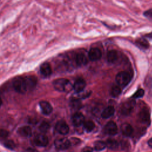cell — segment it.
<instances>
[{"label":"cell","mask_w":152,"mask_h":152,"mask_svg":"<svg viewBox=\"0 0 152 152\" xmlns=\"http://www.w3.org/2000/svg\"><path fill=\"white\" fill-rule=\"evenodd\" d=\"M12 86L14 90L19 93L23 94L28 91L24 77H18L15 78L13 80Z\"/></svg>","instance_id":"6da1fadb"},{"label":"cell","mask_w":152,"mask_h":152,"mask_svg":"<svg viewBox=\"0 0 152 152\" xmlns=\"http://www.w3.org/2000/svg\"><path fill=\"white\" fill-rule=\"evenodd\" d=\"M131 79L130 75L126 71L119 72L115 78L116 83L121 87H124L127 86L129 83Z\"/></svg>","instance_id":"7a4b0ae2"},{"label":"cell","mask_w":152,"mask_h":152,"mask_svg":"<svg viewBox=\"0 0 152 152\" xmlns=\"http://www.w3.org/2000/svg\"><path fill=\"white\" fill-rule=\"evenodd\" d=\"M70 85L69 80L65 78H58L53 81V86L55 90L59 91L68 90V86Z\"/></svg>","instance_id":"3957f363"},{"label":"cell","mask_w":152,"mask_h":152,"mask_svg":"<svg viewBox=\"0 0 152 152\" xmlns=\"http://www.w3.org/2000/svg\"><path fill=\"white\" fill-rule=\"evenodd\" d=\"M55 147L58 150H64L68 148L71 145L70 141L66 138H58L54 141Z\"/></svg>","instance_id":"277c9868"},{"label":"cell","mask_w":152,"mask_h":152,"mask_svg":"<svg viewBox=\"0 0 152 152\" xmlns=\"http://www.w3.org/2000/svg\"><path fill=\"white\" fill-rule=\"evenodd\" d=\"M135 105V102L134 100L125 102L122 104L120 109V112L124 115H128L131 113Z\"/></svg>","instance_id":"5b68a950"},{"label":"cell","mask_w":152,"mask_h":152,"mask_svg":"<svg viewBox=\"0 0 152 152\" xmlns=\"http://www.w3.org/2000/svg\"><path fill=\"white\" fill-rule=\"evenodd\" d=\"M104 132L109 135H116L118 132V128L116 124L113 121L107 122L104 128Z\"/></svg>","instance_id":"8992f818"},{"label":"cell","mask_w":152,"mask_h":152,"mask_svg":"<svg viewBox=\"0 0 152 152\" xmlns=\"http://www.w3.org/2000/svg\"><path fill=\"white\" fill-rule=\"evenodd\" d=\"M56 130L61 134L66 135L69 132V126L64 121H60L58 122L55 126Z\"/></svg>","instance_id":"52a82bcc"},{"label":"cell","mask_w":152,"mask_h":152,"mask_svg":"<svg viewBox=\"0 0 152 152\" xmlns=\"http://www.w3.org/2000/svg\"><path fill=\"white\" fill-rule=\"evenodd\" d=\"M34 143L39 147H45L48 144L49 140L47 136L44 134H39L34 138Z\"/></svg>","instance_id":"ba28073f"},{"label":"cell","mask_w":152,"mask_h":152,"mask_svg":"<svg viewBox=\"0 0 152 152\" xmlns=\"http://www.w3.org/2000/svg\"><path fill=\"white\" fill-rule=\"evenodd\" d=\"M24 79L26 83L28 91L33 90L36 86L37 83V78L34 75H27L24 76Z\"/></svg>","instance_id":"9c48e42d"},{"label":"cell","mask_w":152,"mask_h":152,"mask_svg":"<svg viewBox=\"0 0 152 152\" xmlns=\"http://www.w3.org/2000/svg\"><path fill=\"white\" fill-rule=\"evenodd\" d=\"M40 72L44 77H48L52 74V68L48 62H43L40 66Z\"/></svg>","instance_id":"30bf717a"},{"label":"cell","mask_w":152,"mask_h":152,"mask_svg":"<svg viewBox=\"0 0 152 152\" xmlns=\"http://www.w3.org/2000/svg\"><path fill=\"white\" fill-rule=\"evenodd\" d=\"M102 56V53L99 49L97 48H91L88 52V57L92 61L99 60Z\"/></svg>","instance_id":"8fae6325"},{"label":"cell","mask_w":152,"mask_h":152,"mask_svg":"<svg viewBox=\"0 0 152 152\" xmlns=\"http://www.w3.org/2000/svg\"><path fill=\"white\" fill-rule=\"evenodd\" d=\"M86 86V83L84 79L78 78L74 84L73 88L76 91V93H80L83 91Z\"/></svg>","instance_id":"7c38bea8"},{"label":"cell","mask_w":152,"mask_h":152,"mask_svg":"<svg viewBox=\"0 0 152 152\" xmlns=\"http://www.w3.org/2000/svg\"><path fill=\"white\" fill-rule=\"evenodd\" d=\"M138 118L141 122L147 124L150 121V113L147 109H142L138 114Z\"/></svg>","instance_id":"4fadbf2b"},{"label":"cell","mask_w":152,"mask_h":152,"mask_svg":"<svg viewBox=\"0 0 152 152\" xmlns=\"http://www.w3.org/2000/svg\"><path fill=\"white\" fill-rule=\"evenodd\" d=\"M84 117L81 113L77 112L74 114L72 117V122L75 126H80L84 123Z\"/></svg>","instance_id":"5bb4252c"},{"label":"cell","mask_w":152,"mask_h":152,"mask_svg":"<svg viewBox=\"0 0 152 152\" xmlns=\"http://www.w3.org/2000/svg\"><path fill=\"white\" fill-rule=\"evenodd\" d=\"M40 107L45 115H49L52 112V107L51 104L46 101H41L39 102Z\"/></svg>","instance_id":"9a60e30c"},{"label":"cell","mask_w":152,"mask_h":152,"mask_svg":"<svg viewBox=\"0 0 152 152\" xmlns=\"http://www.w3.org/2000/svg\"><path fill=\"white\" fill-rule=\"evenodd\" d=\"M17 132L22 137H27L31 135V129L28 126H23L19 128Z\"/></svg>","instance_id":"2e32d148"},{"label":"cell","mask_w":152,"mask_h":152,"mask_svg":"<svg viewBox=\"0 0 152 152\" xmlns=\"http://www.w3.org/2000/svg\"><path fill=\"white\" fill-rule=\"evenodd\" d=\"M121 129L123 135L126 137L130 136L133 132L132 127L128 124H123L121 126Z\"/></svg>","instance_id":"e0dca14e"},{"label":"cell","mask_w":152,"mask_h":152,"mask_svg":"<svg viewBox=\"0 0 152 152\" xmlns=\"http://www.w3.org/2000/svg\"><path fill=\"white\" fill-rule=\"evenodd\" d=\"M114 112V107L113 106H108L103 110L101 116L103 118H109L113 115Z\"/></svg>","instance_id":"ac0fdd59"},{"label":"cell","mask_w":152,"mask_h":152,"mask_svg":"<svg viewBox=\"0 0 152 152\" xmlns=\"http://www.w3.org/2000/svg\"><path fill=\"white\" fill-rule=\"evenodd\" d=\"M75 61L78 66H83L87 64V59L83 53H78L76 56Z\"/></svg>","instance_id":"d6986e66"},{"label":"cell","mask_w":152,"mask_h":152,"mask_svg":"<svg viewBox=\"0 0 152 152\" xmlns=\"http://www.w3.org/2000/svg\"><path fill=\"white\" fill-rule=\"evenodd\" d=\"M118 53L115 50H110L107 54V60L109 63L115 62L118 59Z\"/></svg>","instance_id":"ffe728a7"},{"label":"cell","mask_w":152,"mask_h":152,"mask_svg":"<svg viewBox=\"0 0 152 152\" xmlns=\"http://www.w3.org/2000/svg\"><path fill=\"white\" fill-rule=\"evenodd\" d=\"M106 146L112 150H116L118 147V142L113 139H108L106 142Z\"/></svg>","instance_id":"44dd1931"},{"label":"cell","mask_w":152,"mask_h":152,"mask_svg":"<svg viewBox=\"0 0 152 152\" xmlns=\"http://www.w3.org/2000/svg\"><path fill=\"white\" fill-rule=\"evenodd\" d=\"M70 106L73 109L78 110L82 107V103L80 99H74L70 102Z\"/></svg>","instance_id":"7402d4cb"},{"label":"cell","mask_w":152,"mask_h":152,"mask_svg":"<svg viewBox=\"0 0 152 152\" xmlns=\"http://www.w3.org/2000/svg\"><path fill=\"white\" fill-rule=\"evenodd\" d=\"M136 44L140 48H144V49H147L149 47L148 42L144 38H141V39H139L137 40Z\"/></svg>","instance_id":"603a6c76"},{"label":"cell","mask_w":152,"mask_h":152,"mask_svg":"<svg viewBox=\"0 0 152 152\" xmlns=\"http://www.w3.org/2000/svg\"><path fill=\"white\" fill-rule=\"evenodd\" d=\"M106 144L102 141H96L94 144V148L97 151H101L106 148Z\"/></svg>","instance_id":"cb8c5ba5"},{"label":"cell","mask_w":152,"mask_h":152,"mask_svg":"<svg viewBox=\"0 0 152 152\" xmlns=\"http://www.w3.org/2000/svg\"><path fill=\"white\" fill-rule=\"evenodd\" d=\"M121 93V87L119 86H113L110 90V94L113 97L118 96Z\"/></svg>","instance_id":"d4e9b609"},{"label":"cell","mask_w":152,"mask_h":152,"mask_svg":"<svg viewBox=\"0 0 152 152\" xmlns=\"http://www.w3.org/2000/svg\"><path fill=\"white\" fill-rule=\"evenodd\" d=\"M83 124H84V128L87 132H91L95 126L94 122L91 121H86Z\"/></svg>","instance_id":"484cf974"},{"label":"cell","mask_w":152,"mask_h":152,"mask_svg":"<svg viewBox=\"0 0 152 152\" xmlns=\"http://www.w3.org/2000/svg\"><path fill=\"white\" fill-rule=\"evenodd\" d=\"M49 124L47 122H43L39 126V129L42 132H46L49 129Z\"/></svg>","instance_id":"4316f807"},{"label":"cell","mask_w":152,"mask_h":152,"mask_svg":"<svg viewBox=\"0 0 152 152\" xmlns=\"http://www.w3.org/2000/svg\"><path fill=\"white\" fill-rule=\"evenodd\" d=\"M144 91L143 89H138L132 96V98H140V97H141L144 96Z\"/></svg>","instance_id":"83f0119b"},{"label":"cell","mask_w":152,"mask_h":152,"mask_svg":"<svg viewBox=\"0 0 152 152\" xmlns=\"http://www.w3.org/2000/svg\"><path fill=\"white\" fill-rule=\"evenodd\" d=\"M4 145L5 146L8 148H10L11 150H12L15 148V144L14 142L12 141V140H8V141H6L4 143Z\"/></svg>","instance_id":"f1b7e54d"},{"label":"cell","mask_w":152,"mask_h":152,"mask_svg":"<svg viewBox=\"0 0 152 152\" xmlns=\"http://www.w3.org/2000/svg\"><path fill=\"white\" fill-rule=\"evenodd\" d=\"M144 15L146 17L152 20V9H150V10H148L145 11L144 13Z\"/></svg>","instance_id":"f546056e"},{"label":"cell","mask_w":152,"mask_h":152,"mask_svg":"<svg viewBox=\"0 0 152 152\" xmlns=\"http://www.w3.org/2000/svg\"><path fill=\"white\" fill-rule=\"evenodd\" d=\"M8 135V132L4 129H0V137L5 138Z\"/></svg>","instance_id":"4dcf8cb0"},{"label":"cell","mask_w":152,"mask_h":152,"mask_svg":"<svg viewBox=\"0 0 152 152\" xmlns=\"http://www.w3.org/2000/svg\"><path fill=\"white\" fill-rule=\"evenodd\" d=\"M93 150V148L90 147H85L83 150H82V152H92Z\"/></svg>","instance_id":"1f68e13d"},{"label":"cell","mask_w":152,"mask_h":152,"mask_svg":"<svg viewBox=\"0 0 152 152\" xmlns=\"http://www.w3.org/2000/svg\"><path fill=\"white\" fill-rule=\"evenodd\" d=\"M145 37H148V38L152 39V32H151V33H148V34H145Z\"/></svg>","instance_id":"d6a6232c"},{"label":"cell","mask_w":152,"mask_h":152,"mask_svg":"<svg viewBox=\"0 0 152 152\" xmlns=\"http://www.w3.org/2000/svg\"><path fill=\"white\" fill-rule=\"evenodd\" d=\"M148 145H149L150 147H152V138L148 140Z\"/></svg>","instance_id":"836d02e7"},{"label":"cell","mask_w":152,"mask_h":152,"mask_svg":"<svg viewBox=\"0 0 152 152\" xmlns=\"http://www.w3.org/2000/svg\"><path fill=\"white\" fill-rule=\"evenodd\" d=\"M2 103V100H1V97H0V106H1Z\"/></svg>","instance_id":"e575fe53"}]
</instances>
